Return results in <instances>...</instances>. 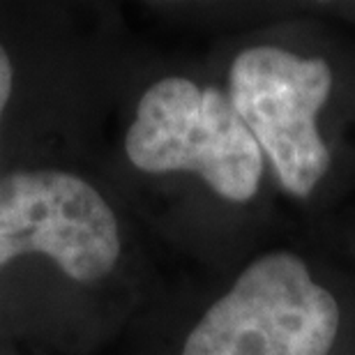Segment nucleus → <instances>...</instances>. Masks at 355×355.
<instances>
[{
    "mask_svg": "<svg viewBox=\"0 0 355 355\" xmlns=\"http://www.w3.org/2000/svg\"><path fill=\"white\" fill-rule=\"evenodd\" d=\"M125 153L148 173H198L215 194L236 203L257 194L263 168V153L231 99L180 76L144 92Z\"/></svg>",
    "mask_w": 355,
    "mask_h": 355,
    "instance_id": "obj_1",
    "label": "nucleus"
},
{
    "mask_svg": "<svg viewBox=\"0 0 355 355\" xmlns=\"http://www.w3.org/2000/svg\"><path fill=\"white\" fill-rule=\"evenodd\" d=\"M339 304L307 263L272 252L243 270L189 332L182 355H328Z\"/></svg>",
    "mask_w": 355,
    "mask_h": 355,
    "instance_id": "obj_2",
    "label": "nucleus"
},
{
    "mask_svg": "<svg viewBox=\"0 0 355 355\" xmlns=\"http://www.w3.org/2000/svg\"><path fill=\"white\" fill-rule=\"evenodd\" d=\"M330 90L328 62L279 46L245 49L231 65V104L272 162L279 184L297 198L309 196L330 168V150L316 127Z\"/></svg>",
    "mask_w": 355,
    "mask_h": 355,
    "instance_id": "obj_3",
    "label": "nucleus"
},
{
    "mask_svg": "<svg viewBox=\"0 0 355 355\" xmlns=\"http://www.w3.org/2000/svg\"><path fill=\"white\" fill-rule=\"evenodd\" d=\"M44 254L76 282H99L120 257L118 219L79 175L24 171L0 178V268Z\"/></svg>",
    "mask_w": 355,
    "mask_h": 355,
    "instance_id": "obj_4",
    "label": "nucleus"
},
{
    "mask_svg": "<svg viewBox=\"0 0 355 355\" xmlns=\"http://www.w3.org/2000/svg\"><path fill=\"white\" fill-rule=\"evenodd\" d=\"M12 81H14V74H12L10 55H7L3 44H0V125H3L5 106L10 102V95H12Z\"/></svg>",
    "mask_w": 355,
    "mask_h": 355,
    "instance_id": "obj_5",
    "label": "nucleus"
}]
</instances>
